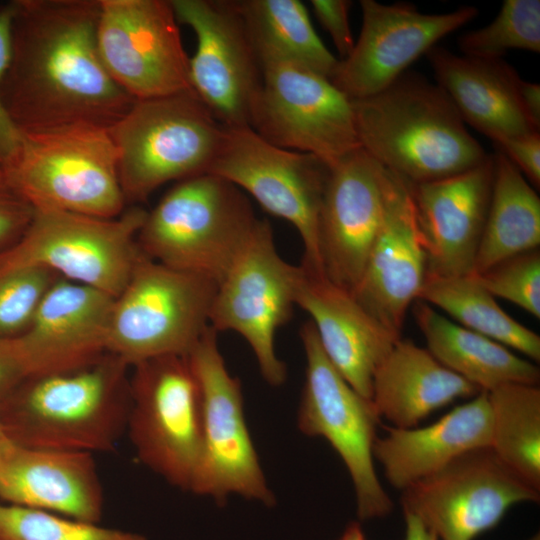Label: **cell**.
Returning <instances> with one entry per match:
<instances>
[{"label": "cell", "mask_w": 540, "mask_h": 540, "mask_svg": "<svg viewBox=\"0 0 540 540\" xmlns=\"http://www.w3.org/2000/svg\"><path fill=\"white\" fill-rule=\"evenodd\" d=\"M352 105L360 147L409 183L461 173L489 155L442 88L418 73Z\"/></svg>", "instance_id": "7a4b0ae2"}, {"label": "cell", "mask_w": 540, "mask_h": 540, "mask_svg": "<svg viewBox=\"0 0 540 540\" xmlns=\"http://www.w3.org/2000/svg\"><path fill=\"white\" fill-rule=\"evenodd\" d=\"M0 499L90 523H99L104 506L93 454L11 441L0 447Z\"/></svg>", "instance_id": "603a6c76"}, {"label": "cell", "mask_w": 540, "mask_h": 540, "mask_svg": "<svg viewBox=\"0 0 540 540\" xmlns=\"http://www.w3.org/2000/svg\"><path fill=\"white\" fill-rule=\"evenodd\" d=\"M257 220L241 189L204 173L179 181L147 212L137 244L149 259L218 285Z\"/></svg>", "instance_id": "277c9868"}, {"label": "cell", "mask_w": 540, "mask_h": 540, "mask_svg": "<svg viewBox=\"0 0 540 540\" xmlns=\"http://www.w3.org/2000/svg\"><path fill=\"white\" fill-rule=\"evenodd\" d=\"M381 226L361 278L351 293L396 338L426 280L427 256L409 183L384 167Z\"/></svg>", "instance_id": "ffe728a7"}, {"label": "cell", "mask_w": 540, "mask_h": 540, "mask_svg": "<svg viewBox=\"0 0 540 540\" xmlns=\"http://www.w3.org/2000/svg\"><path fill=\"white\" fill-rule=\"evenodd\" d=\"M0 540H147L129 531L0 502Z\"/></svg>", "instance_id": "836d02e7"}, {"label": "cell", "mask_w": 540, "mask_h": 540, "mask_svg": "<svg viewBox=\"0 0 540 540\" xmlns=\"http://www.w3.org/2000/svg\"><path fill=\"white\" fill-rule=\"evenodd\" d=\"M330 166L315 155L278 147L252 128H226L209 170L250 194L268 213L291 223L304 246L302 265L324 274L318 217Z\"/></svg>", "instance_id": "5bb4252c"}, {"label": "cell", "mask_w": 540, "mask_h": 540, "mask_svg": "<svg viewBox=\"0 0 540 540\" xmlns=\"http://www.w3.org/2000/svg\"><path fill=\"white\" fill-rule=\"evenodd\" d=\"M1 167L34 209L104 219L125 211L117 150L107 128L71 125L20 133Z\"/></svg>", "instance_id": "5b68a950"}, {"label": "cell", "mask_w": 540, "mask_h": 540, "mask_svg": "<svg viewBox=\"0 0 540 540\" xmlns=\"http://www.w3.org/2000/svg\"><path fill=\"white\" fill-rule=\"evenodd\" d=\"M11 2L0 6V82L8 64L10 54ZM20 138V132L8 117L0 98V166L13 153Z\"/></svg>", "instance_id": "ab89813d"}, {"label": "cell", "mask_w": 540, "mask_h": 540, "mask_svg": "<svg viewBox=\"0 0 540 540\" xmlns=\"http://www.w3.org/2000/svg\"><path fill=\"white\" fill-rule=\"evenodd\" d=\"M362 27L350 54L330 78L350 100L370 97L396 81L420 56L479 13L463 6L446 13L421 12L408 2L361 0Z\"/></svg>", "instance_id": "ac0fdd59"}, {"label": "cell", "mask_w": 540, "mask_h": 540, "mask_svg": "<svg viewBox=\"0 0 540 540\" xmlns=\"http://www.w3.org/2000/svg\"><path fill=\"white\" fill-rule=\"evenodd\" d=\"M97 43L106 70L133 99L193 91L170 1L100 0Z\"/></svg>", "instance_id": "e0dca14e"}, {"label": "cell", "mask_w": 540, "mask_h": 540, "mask_svg": "<svg viewBox=\"0 0 540 540\" xmlns=\"http://www.w3.org/2000/svg\"><path fill=\"white\" fill-rule=\"evenodd\" d=\"M339 540H366L359 522H350L344 529Z\"/></svg>", "instance_id": "ee69618b"}, {"label": "cell", "mask_w": 540, "mask_h": 540, "mask_svg": "<svg viewBox=\"0 0 540 540\" xmlns=\"http://www.w3.org/2000/svg\"><path fill=\"white\" fill-rule=\"evenodd\" d=\"M418 300L442 309L457 324L540 361V336L507 314L473 273L426 276Z\"/></svg>", "instance_id": "f546056e"}, {"label": "cell", "mask_w": 540, "mask_h": 540, "mask_svg": "<svg viewBox=\"0 0 540 540\" xmlns=\"http://www.w3.org/2000/svg\"><path fill=\"white\" fill-rule=\"evenodd\" d=\"M313 12L330 35L341 59L347 57L353 49L354 39L349 24L348 0H311Z\"/></svg>", "instance_id": "74e56055"}, {"label": "cell", "mask_w": 540, "mask_h": 540, "mask_svg": "<svg viewBox=\"0 0 540 540\" xmlns=\"http://www.w3.org/2000/svg\"><path fill=\"white\" fill-rule=\"evenodd\" d=\"M258 55L285 58L330 80L338 60L315 32L298 0L237 1Z\"/></svg>", "instance_id": "4dcf8cb0"}, {"label": "cell", "mask_w": 540, "mask_h": 540, "mask_svg": "<svg viewBox=\"0 0 540 540\" xmlns=\"http://www.w3.org/2000/svg\"><path fill=\"white\" fill-rule=\"evenodd\" d=\"M2 105L20 133L71 125L109 129L133 99L100 57V0L11 1Z\"/></svg>", "instance_id": "6da1fadb"}, {"label": "cell", "mask_w": 540, "mask_h": 540, "mask_svg": "<svg viewBox=\"0 0 540 540\" xmlns=\"http://www.w3.org/2000/svg\"><path fill=\"white\" fill-rule=\"evenodd\" d=\"M384 167L361 147L330 166L318 217L324 275L353 292L381 226Z\"/></svg>", "instance_id": "d6986e66"}, {"label": "cell", "mask_w": 540, "mask_h": 540, "mask_svg": "<svg viewBox=\"0 0 540 540\" xmlns=\"http://www.w3.org/2000/svg\"><path fill=\"white\" fill-rule=\"evenodd\" d=\"M493 154L461 173L409 183L429 277L473 272L491 197Z\"/></svg>", "instance_id": "7402d4cb"}, {"label": "cell", "mask_w": 540, "mask_h": 540, "mask_svg": "<svg viewBox=\"0 0 540 540\" xmlns=\"http://www.w3.org/2000/svg\"><path fill=\"white\" fill-rule=\"evenodd\" d=\"M9 440L7 439L4 431H3V428H2V425H1V422H0V447L4 444H6Z\"/></svg>", "instance_id": "f6af8a7d"}, {"label": "cell", "mask_w": 540, "mask_h": 540, "mask_svg": "<svg viewBox=\"0 0 540 540\" xmlns=\"http://www.w3.org/2000/svg\"><path fill=\"white\" fill-rule=\"evenodd\" d=\"M58 277L38 266L0 274V337L14 338L25 332Z\"/></svg>", "instance_id": "e575fe53"}, {"label": "cell", "mask_w": 540, "mask_h": 540, "mask_svg": "<svg viewBox=\"0 0 540 540\" xmlns=\"http://www.w3.org/2000/svg\"><path fill=\"white\" fill-rule=\"evenodd\" d=\"M178 23L195 33L193 91L226 128L250 127L262 68L237 1L170 0Z\"/></svg>", "instance_id": "2e32d148"}, {"label": "cell", "mask_w": 540, "mask_h": 540, "mask_svg": "<svg viewBox=\"0 0 540 540\" xmlns=\"http://www.w3.org/2000/svg\"><path fill=\"white\" fill-rule=\"evenodd\" d=\"M489 208L473 274L540 245V198L523 174L499 151Z\"/></svg>", "instance_id": "f1b7e54d"}, {"label": "cell", "mask_w": 540, "mask_h": 540, "mask_svg": "<svg viewBox=\"0 0 540 540\" xmlns=\"http://www.w3.org/2000/svg\"><path fill=\"white\" fill-rule=\"evenodd\" d=\"M463 55L500 59L511 49L540 52V1L505 0L494 20L458 39Z\"/></svg>", "instance_id": "d6a6232c"}, {"label": "cell", "mask_w": 540, "mask_h": 540, "mask_svg": "<svg viewBox=\"0 0 540 540\" xmlns=\"http://www.w3.org/2000/svg\"><path fill=\"white\" fill-rule=\"evenodd\" d=\"M481 390L409 339H398L376 367L371 401L396 428H414L432 412Z\"/></svg>", "instance_id": "4316f807"}, {"label": "cell", "mask_w": 540, "mask_h": 540, "mask_svg": "<svg viewBox=\"0 0 540 540\" xmlns=\"http://www.w3.org/2000/svg\"><path fill=\"white\" fill-rule=\"evenodd\" d=\"M519 97L521 106L535 129L540 130V85L525 81L519 82Z\"/></svg>", "instance_id": "b9f144b4"}, {"label": "cell", "mask_w": 540, "mask_h": 540, "mask_svg": "<svg viewBox=\"0 0 540 540\" xmlns=\"http://www.w3.org/2000/svg\"><path fill=\"white\" fill-rule=\"evenodd\" d=\"M129 366L106 353L70 372L25 379L0 401V422L17 445L76 452L113 450L126 431Z\"/></svg>", "instance_id": "3957f363"}, {"label": "cell", "mask_w": 540, "mask_h": 540, "mask_svg": "<svg viewBox=\"0 0 540 540\" xmlns=\"http://www.w3.org/2000/svg\"><path fill=\"white\" fill-rule=\"evenodd\" d=\"M33 214L34 208L12 186L0 166V252L19 240Z\"/></svg>", "instance_id": "8d00e7d4"}, {"label": "cell", "mask_w": 540, "mask_h": 540, "mask_svg": "<svg viewBox=\"0 0 540 540\" xmlns=\"http://www.w3.org/2000/svg\"><path fill=\"white\" fill-rule=\"evenodd\" d=\"M113 300L58 278L29 327L13 338L27 378L75 371L101 359L107 353Z\"/></svg>", "instance_id": "44dd1931"}, {"label": "cell", "mask_w": 540, "mask_h": 540, "mask_svg": "<svg viewBox=\"0 0 540 540\" xmlns=\"http://www.w3.org/2000/svg\"><path fill=\"white\" fill-rule=\"evenodd\" d=\"M26 378L13 338L0 337V401Z\"/></svg>", "instance_id": "60d3db41"}, {"label": "cell", "mask_w": 540, "mask_h": 540, "mask_svg": "<svg viewBox=\"0 0 540 540\" xmlns=\"http://www.w3.org/2000/svg\"><path fill=\"white\" fill-rule=\"evenodd\" d=\"M529 540H540V535L539 533L535 534L534 536H532Z\"/></svg>", "instance_id": "bcb514c9"}, {"label": "cell", "mask_w": 540, "mask_h": 540, "mask_svg": "<svg viewBox=\"0 0 540 540\" xmlns=\"http://www.w3.org/2000/svg\"><path fill=\"white\" fill-rule=\"evenodd\" d=\"M217 284L138 257L113 300L107 353L129 367L169 355H187L209 324Z\"/></svg>", "instance_id": "52a82bcc"}, {"label": "cell", "mask_w": 540, "mask_h": 540, "mask_svg": "<svg viewBox=\"0 0 540 540\" xmlns=\"http://www.w3.org/2000/svg\"><path fill=\"white\" fill-rule=\"evenodd\" d=\"M404 519V540H438L436 535L429 531L416 516L404 512Z\"/></svg>", "instance_id": "7bdbcfd3"}, {"label": "cell", "mask_w": 540, "mask_h": 540, "mask_svg": "<svg viewBox=\"0 0 540 540\" xmlns=\"http://www.w3.org/2000/svg\"><path fill=\"white\" fill-rule=\"evenodd\" d=\"M535 188L540 187V133L508 137L494 143Z\"/></svg>", "instance_id": "f35d334b"}, {"label": "cell", "mask_w": 540, "mask_h": 540, "mask_svg": "<svg viewBox=\"0 0 540 540\" xmlns=\"http://www.w3.org/2000/svg\"><path fill=\"white\" fill-rule=\"evenodd\" d=\"M426 56L436 84L450 98L464 123L493 143L539 132L520 103L521 77L503 58L457 55L439 46L432 47Z\"/></svg>", "instance_id": "484cf974"}, {"label": "cell", "mask_w": 540, "mask_h": 540, "mask_svg": "<svg viewBox=\"0 0 540 540\" xmlns=\"http://www.w3.org/2000/svg\"><path fill=\"white\" fill-rule=\"evenodd\" d=\"M133 367L126 431L136 456L170 484L190 490L201 452L202 406L187 355Z\"/></svg>", "instance_id": "9c48e42d"}, {"label": "cell", "mask_w": 540, "mask_h": 540, "mask_svg": "<svg viewBox=\"0 0 540 540\" xmlns=\"http://www.w3.org/2000/svg\"><path fill=\"white\" fill-rule=\"evenodd\" d=\"M491 449L522 481L540 492V389L507 383L487 392Z\"/></svg>", "instance_id": "1f68e13d"}, {"label": "cell", "mask_w": 540, "mask_h": 540, "mask_svg": "<svg viewBox=\"0 0 540 540\" xmlns=\"http://www.w3.org/2000/svg\"><path fill=\"white\" fill-rule=\"evenodd\" d=\"M495 298H503L540 318V251L510 257L480 274H474Z\"/></svg>", "instance_id": "d590c367"}, {"label": "cell", "mask_w": 540, "mask_h": 540, "mask_svg": "<svg viewBox=\"0 0 540 540\" xmlns=\"http://www.w3.org/2000/svg\"><path fill=\"white\" fill-rule=\"evenodd\" d=\"M384 428L386 435L377 438L373 446L374 460L382 466L390 485L402 491L466 452L491 447L488 393L480 391L431 425Z\"/></svg>", "instance_id": "d4e9b609"}, {"label": "cell", "mask_w": 540, "mask_h": 540, "mask_svg": "<svg viewBox=\"0 0 540 540\" xmlns=\"http://www.w3.org/2000/svg\"><path fill=\"white\" fill-rule=\"evenodd\" d=\"M262 87L250 128L278 147L329 166L360 147L352 101L326 77L285 58L258 55Z\"/></svg>", "instance_id": "8fae6325"}, {"label": "cell", "mask_w": 540, "mask_h": 540, "mask_svg": "<svg viewBox=\"0 0 540 540\" xmlns=\"http://www.w3.org/2000/svg\"><path fill=\"white\" fill-rule=\"evenodd\" d=\"M416 301L413 314L427 349L446 368L486 392L507 383H539L540 370L534 363Z\"/></svg>", "instance_id": "83f0119b"}, {"label": "cell", "mask_w": 540, "mask_h": 540, "mask_svg": "<svg viewBox=\"0 0 540 540\" xmlns=\"http://www.w3.org/2000/svg\"><path fill=\"white\" fill-rule=\"evenodd\" d=\"M300 265L277 252L270 223L258 219L229 270L218 283L209 315L216 331H234L251 347L263 378L282 384L286 365L275 352V335L292 315Z\"/></svg>", "instance_id": "7c38bea8"}, {"label": "cell", "mask_w": 540, "mask_h": 540, "mask_svg": "<svg viewBox=\"0 0 540 540\" xmlns=\"http://www.w3.org/2000/svg\"><path fill=\"white\" fill-rule=\"evenodd\" d=\"M108 132L125 200L143 201L169 181L209 173L225 127L187 91L135 100Z\"/></svg>", "instance_id": "8992f818"}, {"label": "cell", "mask_w": 540, "mask_h": 540, "mask_svg": "<svg viewBox=\"0 0 540 540\" xmlns=\"http://www.w3.org/2000/svg\"><path fill=\"white\" fill-rule=\"evenodd\" d=\"M217 333L207 328L187 354L202 406V440L190 491L224 503L230 494L275 502L247 428L241 384L227 370Z\"/></svg>", "instance_id": "30bf717a"}, {"label": "cell", "mask_w": 540, "mask_h": 540, "mask_svg": "<svg viewBox=\"0 0 540 540\" xmlns=\"http://www.w3.org/2000/svg\"><path fill=\"white\" fill-rule=\"evenodd\" d=\"M300 337L306 356L298 427L325 438L341 457L352 479L360 520L387 516L393 502L374 467L373 446L380 417L370 399L355 391L325 355L311 321Z\"/></svg>", "instance_id": "4fadbf2b"}, {"label": "cell", "mask_w": 540, "mask_h": 540, "mask_svg": "<svg viewBox=\"0 0 540 540\" xmlns=\"http://www.w3.org/2000/svg\"><path fill=\"white\" fill-rule=\"evenodd\" d=\"M146 214L132 207L116 218L104 219L34 209L23 235L0 252V274L20 267H43L115 298L141 254L137 235Z\"/></svg>", "instance_id": "ba28073f"}, {"label": "cell", "mask_w": 540, "mask_h": 540, "mask_svg": "<svg viewBox=\"0 0 540 540\" xmlns=\"http://www.w3.org/2000/svg\"><path fill=\"white\" fill-rule=\"evenodd\" d=\"M403 513L416 516L438 540H474L540 492L514 474L491 447L466 452L402 490Z\"/></svg>", "instance_id": "9a60e30c"}, {"label": "cell", "mask_w": 540, "mask_h": 540, "mask_svg": "<svg viewBox=\"0 0 540 540\" xmlns=\"http://www.w3.org/2000/svg\"><path fill=\"white\" fill-rule=\"evenodd\" d=\"M295 305L311 317L320 345L337 371L363 397H372V378L400 338L376 322L347 290L300 264Z\"/></svg>", "instance_id": "cb8c5ba5"}]
</instances>
